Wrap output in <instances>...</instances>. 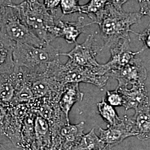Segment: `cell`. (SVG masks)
Segmentation results:
<instances>
[{"instance_id": "3957f363", "label": "cell", "mask_w": 150, "mask_h": 150, "mask_svg": "<svg viewBox=\"0 0 150 150\" xmlns=\"http://www.w3.org/2000/svg\"><path fill=\"white\" fill-rule=\"evenodd\" d=\"M60 52L50 43L42 47L25 43H16L13 56L15 69H20L33 74L46 72L50 64L59 59Z\"/></svg>"}, {"instance_id": "30bf717a", "label": "cell", "mask_w": 150, "mask_h": 150, "mask_svg": "<svg viewBox=\"0 0 150 150\" xmlns=\"http://www.w3.org/2000/svg\"><path fill=\"white\" fill-rule=\"evenodd\" d=\"M131 40H123L112 48H110L111 58L107 63L101 64V69L104 75L108 72L120 70L134 58L137 54L142 52V48L139 51L133 52L130 50Z\"/></svg>"}, {"instance_id": "7c38bea8", "label": "cell", "mask_w": 150, "mask_h": 150, "mask_svg": "<svg viewBox=\"0 0 150 150\" xmlns=\"http://www.w3.org/2000/svg\"><path fill=\"white\" fill-rule=\"evenodd\" d=\"M34 143L32 150H49L52 148V136L48 121L36 114L34 121Z\"/></svg>"}, {"instance_id": "277c9868", "label": "cell", "mask_w": 150, "mask_h": 150, "mask_svg": "<svg viewBox=\"0 0 150 150\" xmlns=\"http://www.w3.org/2000/svg\"><path fill=\"white\" fill-rule=\"evenodd\" d=\"M47 72L62 86L84 82L101 88L106 85L110 78L107 75H99L96 70L80 66L69 59L65 64H62L59 59L52 62Z\"/></svg>"}, {"instance_id": "6da1fadb", "label": "cell", "mask_w": 150, "mask_h": 150, "mask_svg": "<svg viewBox=\"0 0 150 150\" xmlns=\"http://www.w3.org/2000/svg\"><path fill=\"white\" fill-rule=\"evenodd\" d=\"M142 15L139 12H126L119 10L109 3L96 20L103 41V48H111L125 40H131L129 32L134 33L131 27L141 21Z\"/></svg>"}, {"instance_id": "d4e9b609", "label": "cell", "mask_w": 150, "mask_h": 150, "mask_svg": "<svg viewBox=\"0 0 150 150\" xmlns=\"http://www.w3.org/2000/svg\"><path fill=\"white\" fill-rule=\"evenodd\" d=\"M140 10L139 13L142 16L150 17V0H139Z\"/></svg>"}, {"instance_id": "5b68a950", "label": "cell", "mask_w": 150, "mask_h": 150, "mask_svg": "<svg viewBox=\"0 0 150 150\" xmlns=\"http://www.w3.org/2000/svg\"><path fill=\"white\" fill-rule=\"evenodd\" d=\"M13 4L7 7L1 22L0 38L15 44L25 43L38 47L46 45L22 21Z\"/></svg>"}, {"instance_id": "7402d4cb", "label": "cell", "mask_w": 150, "mask_h": 150, "mask_svg": "<svg viewBox=\"0 0 150 150\" xmlns=\"http://www.w3.org/2000/svg\"><path fill=\"white\" fill-rule=\"evenodd\" d=\"M106 98V101L113 107H123L124 99L121 93L117 88L113 91H107Z\"/></svg>"}, {"instance_id": "d6986e66", "label": "cell", "mask_w": 150, "mask_h": 150, "mask_svg": "<svg viewBox=\"0 0 150 150\" xmlns=\"http://www.w3.org/2000/svg\"><path fill=\"white\" fill-rule=\"evenodd\" d=\"M98 113L107 123V126H112L121 123V120L118 114L112 106L108 104L105 99H102L101 102L97 104Z\"/></svg>"}, {"instance_id": "ffe728a7", "label": "cell", "mask_w": 150, "mask_h": 150, "mask_svg": "<svg viewBox=\"0 0 150 150\" xmlns=\"http://www.w3.org/2000/svg\"><path fill=\"white\" fill-rule=\"evenodd\" d=\"M107 4V0H90L85 5H81L80 13L87 15L93 22L104 11Z\"/></svg>"}, {"instance_id": "4316f807", "label": "cell", "mask_w": 150, "mask_h": 150, "mask_svg": "<svg viewBox=\"0 0 150 150\" xmlns=\"http://www.w3.org/2000/svg\"><path fill=\"white\" fill-rule=\"evenodd\" d=\"M12 4L11 0H0V23L7 7Z\"/></svg>"}, {"instance_id": "2e32d148", "label": "cell", "mask_w": 150, "mask_h": 150, "mask_svg": "<svg viewBox=\"0 0 150 150\" xmlns=\"http://www.w3.org/2000/svg\"><path fill=\"white\" fill-rule=\"evenodd\" d=\"M16 44L0 38V75L14 72L15 64L13 52Z\"/></svg>"}, {"instance_id": "ba28073f", "label": "cell", "mask_w": 150, "mask_h": 150, "mask_svg": "<svg viewBox=\"0 0 150 150\" xmlns=\"http://www.w3.org/2000/svg\"><path fill=\"white\" fill-rule=\"evenodd\" d=\"M85 122L68 123L62 126L52 136V147L56 150H73L83 136Z\"/></svg>"}, {"instance_id": "8992f818", "label": "cell", "mask_w": 150, "mask_h": 150, "mask_svg": "<svg viewBox=\"0 0 150 150\" xmlns=\"http://www.w3.org/2000/svg\"><path fill=\"white\" fill-rule=\"evenodd\" d=\"M102 49V47L98 45L93 35L91 34L83 43H76L72 50L59 54L68 57L71 61L80 66L96 70L99 75L103 76L101 74V64L96 60L98 51Z\"/></svg>"}, {"instance_id": "f1b7e54d", "label": "cell", "mask_w": 150, "mask_h": 150, "mask_svg": "<svg viewBox=\"0 0 150 150\" xmlns=\"http://www.w3.org/2000/svg\"><path fill=\"white\" fill-rule=\"evenodd\" d=\"M27 1V2L30 3V4H31V3H34V2H38V0H26Z\"/></svg>"}, {"instance_id": "8fae6325", "label": "cell", "mask_w": 150, "mask_h": 150, "mask_svg": "<svg viewBox=\"0 0 150 150\" xmlns=\"http://www.w3.org/2000/svg\"><path fill=\"white\" fill-rule=\"evenodd\" d=\"M121 93L124 99L126 110L129 109L137 110L140 107L150 104L147 90L145 83H140L131 86V87H117Z\"/></svg>"}, {"instance_id": "f546056e", "label": "cell", "mask_w": 150, "mask_h": 150, "mask_svg": "<svg viewBox=\"0 0 150 150\" xmlns=\"http://www.w3.org/2000/svg\"><path fill=\"white\" fill-rule=\"evenodd\" d=\"M0 150H6L5 147L0 143Z\"/></svg>"}, {"instance_id": "83f0119b", "label": "cell", "mask_w": 150, "mask_h": 150, "mask_svg": "<svg viewBox=\"0 0 150 150\" xmlns=\"http://www.w3.org/2000/svg\"><path fill=\"white\" fill-rule=\"evenodd\" d=\"M108 3L115 7L119 10H122V6L128 1V0H107Z\"/></svg>"}, {"instance_id": "603a6c76", "label": "cell", "mask_w": 150, "mask_h": 150, "mask_svg": "<svg viewBox=\"0 0 150 150\" xmlns=\"http://www.w3.org/2000/svg\"><path fill=\"white\" fill-rule=\"evenodd\" d=\"M139 36V39L144 43V49H150V24L145 29V30L141 33H134Z\"/></svg>"}, {"instance_id": "44dd1931", "label": "cell", "mask_w": 150, "mask_h": 150, "mask_svg": "<svg viewBox=\"0 0 150 150\" xmlns=\"http://www.w3.org/2000/svg\"><path fill=\"white\" fill-rule=\"evenodd\" d=\"M80 0H61L60 8L64 15L80 12Z\"/></svg>"}, {"instance_id": "7a4b0ae2", "label": "cell", "mask_w": 150, "mask_h": 150, "mask_svg": "<svg viewBox=\"0 0 150 150\" xmlns=\"http://www.w3.org/2000/svg\"><path fill=\"white\" fill-rule=\"evenodd\" d=\"M22 21L39 39L50 43L59 38L56 16L48 12L38 1L30 4L26 1L18 5L13 4Z\"/></svg>"}, {"instance_id": "cb8c5ba5", "label": "cell", "mask_w": 150, "mask_h": 150, "mask_svg": "<svg viewBox=\"0 0 150 150\" xmlns=\"http://www.w3.org/2000/svg\"><path fill=\"white\" fill-rule=\"evenodd\" d=\"M61 0H43V5L46 9L51 13L55 15L60 6Z\"/></svg>"}, {"instance_id": "e0dca14e", "label": "cell", "mask_w": 150, "mask_h": 150, "mask_svg": "<svg viewBox=\"0 0 150 150\" xmlns=\"http://www.w3.org/2000/svg\"><path fill=\"white\" fill-rule=\"evenodd\" d=\"M36 114L31 110L23 119L21 132V148L32 150L34 143V121Z\"/></svg>"}, {"instance_id": "4fadbf2b", "label": "cell", "mask_w": 150, "mask_h": 150, "mask_svg": "<svg viewBox=\"0 0 150 150\" xmlns=\"http://www.w3.org/2000/svg\"><path fill=\"white\" fill-rule=\"evenodd\" d=\"M91 25V23H85V18L81 16L75 22H64L59 18L57 20L59 38H64L68 43H76L77 38L84 32L83 28Z\"/></svg>"}, {"instance_id": "52a82bcc", "label": "cell", "mask_w": 150, "mask_h": 150, "mask_svg": "<svg viewBox=\"0 0 150 150\" xmlns=\"http://www.w3.org/2000/svg\"><path fill=\"white\" fill-rule=\"evenodd\" d=\"M106 75L118 81V87L142 83L147 77V70L141 59L134 58L122 69L110 71Z\"/></svg>"}, {"instance_id": "5bb4252c", "label": "cell", "mask_w": 150, "mask_h": 150, "mask_svg": "<svg viewBox=\"0 0 150 150\" xmlns=\"http://www.w3.org/2000/svg\"><path fill=\"white\" fill-rule=\"evenodd\" d=\"M83 96V93L80 90L79 83H69L64 86L59 97V105L67 119L69 120V113L72 107L75 103L81 102Z\"/></svg>"}, {"instance_id": "4dcf8cb0", "label": "cell", "mask_w": 150, "mask_h": 150, "mask_svg": "<svg viewBox=\"0 0 150 150\" xmlns=\"http://www.w3.org/2000/svg\"><path fill=\"white\" fill-rule=\"evenodd\" d=\"M108 150V149H104V150Z\"/></svg>"}, {"instance_id": "9c48e42d", "label": "cell", "mask_w": 150, "mask_h": 150, "mask_svg": "<svg viewBox=\"0 0 150 150\" xmlns=\"http://www.w3.org/2000/svg\"><path fill=\"white\" fill-rule=\"evenodd\" d=\"M99 138L107 146L108 149L121 143L126 138L137 136V132L129 116L125 115L119 124L107 126L106 129H99Z\"/></svg>"}, {"instance_id": "ac0fdd59", "label": "cell", "mask_w": 150, "mask_h": 150, "mask_svg": "<svg viewBox=\"0 0 150 150\" xmlns=\"http://www.w3.org/2000/svg\"><path fill=\"white\" fill-rule=\"evenodd\" d=\"M108 149L107 146L98 137L95 132V129L84 134L80 142L73 150H102Z\"/></svg>"}, {"instance_id": "484cf974", "label": "cell", "mask_w": 150, "mask_h": 150, "mask_svg": "<svg viewBox=\"0 0 150 150\" xmlns=\"http://www.w3.org/2000/svg\"><path fill=\"white\" fill-rule=\"evenodd\" d=\"M4 106L0 103V134H4V124L7 112V108Z\"/></svg>"}, {"instance_id": "9a60e30c", "label": "cell", "mask_w": 150, "mask_h": 150, "mask_svg": "<svg viewBox=\"0 0 150 150\" xmlns=\"http://www.w3.org/2000/svg\"><path fill=\"white\" fill-rule=\"evenodd\" d=\"M137 137L141 140L150 139V103L135 110L133 116H129Z\"/></svg>"}]
</instances>
